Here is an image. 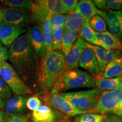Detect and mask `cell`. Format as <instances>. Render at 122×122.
Returning a JSON list of instances; mask_svg holds the SVG:
<instances>
[{
    "mask_svg": "<svg viewBox=\"0 0 122 122\" xmlns=\"http://www.w3.org/2000/svg\"><path fill=\"white\" fill-rule=\"evenodd\" d=\"M96 87V79L89 73L78 68L66 70L51 92H59L82 88Z\"/></svg>",
    "mask_w": 122,
    "mask_h": 122,
    "instance_id": "obj_3",
    "label": "cell"
},
{
    "mask_svg": "<svg viewBox=\"0 0 122 122\" xmlns=\"http://www.w3.org/2000/svg\"><path fill=\"white\" fill-rule=\"evenodd\" d=\"M93 2L97 9H100L105 10V11H107L106 5V0H94Z\"/></svg>",
    "mask_w": 122,
    "mask_h": 122,
    "instance_id": "obj_38",
    "label": "cell"
},
{
    "mask_svg": "<svg viewBox=\"0 0 122 122\" xmlns=\"http://www.w3.org/2000/svg\"><path fill=\"white\" fill-rule=\"evenodd\" d=\"M101 93V91L96 88L60 94L75 109L85 114L92 113Z\"/></svg>",
    "mask_w": 122,
    "mask_h": 122,
    "instance_id": "obj_4",
    "label": "cell"
},
{
    "mask_svg": "<svg viewBox=\"0 0 122 122\" xmlns=\"http://www.w3.org/2000/svg\"><path fill=\"white\" fill-rule=\"evenodd\" d=\"M61 1L65 10L68 14L75 9L79 2L77 0H61Z\"/></svg>",
    "mask_w": 122,
    "mask_h": 122,
    "instance_id": "obj_35",
    "label": "cell"
},
{
    "mask_svg": "<svg viewBox=\"0 0 122 122\" xmlns=\"http://www.w3.org/2000/svg\"><path fill=\"white\" fill-rule=\"evenodd\" d=\"M41 101L37 96H33L30 97L26 101V107L31 111H34L38 107L42 105Z\"/></svg>",
    "mask_w": 122,
    "mask_h": 122,
    "instance_id": "obj_32",
    "label": "cell"
},
{
    "mask_svg": "<svg viewBox=\"0 0 122 122\" xmlns=\"http://www.w3.org/2000/svg\"><path fill=\"white\" fill-rule=\"evenodd\" d=\"M47 105L50 106L57 111L68 117H74L84 114L77 110L67 101L59 92H50L49 93L41 97Z\"/></svg>",
    "mask_w": 122,
    "mask_h": 122,
    "instance_id": "obj_8",
    "label": "cell"
},
{
    "mask_svg": "<svg viewBox=\"0 0 122 122\" xmlns=\"http://www.w3.org/2000/svg\"><path fill=\"white\" fill-rule=\"evenodd\" d=\"M86 42L82 38H77L70 51L65 56L66 70H72L77 67L81 56L84 50L87 48Z\"/></svg>",
    "mask_w": 122,
    "mask_h": 122,
    "instance_id": "obj_10",
    "label": "cell"
},
{
    "mask_svg": "<svg viewBox=\"0 0 122 122\" xmlns=\"http://www.w3.org/2000/svg\"><path fill=\"white\" fill-rule=\"evenodd\" d=\"M67 18V15L65 14H53L50 18L51 26L65 25Z\"/></svg>",
    "mask_w": 122,
    "mask_h": 122,
    "instance_id": "obj_31",
    "label": "cell"
},
{
    "mask_svg": "<svg viewBox=\"0 0 122 122\" xmlns=\"http://www.w3.org/2000/svg\"><path fill=\"white\" fill-rule=\"evenodd\" d=\"M94 45L106 50H122V41L109 31L103 32H96Z\"/></svg>",
    "mask_w": 122,
    "mask_h": 122,
    "instance_id": "obj_13",
    "label": "cell"
},
{
    "mask_svg": "<svg viewBox=\"0 0 122 122\" xmlns=\"http://www.w3.org/2000/svg\"><path fill=\"white\" fill-rule=\"evenodd\" d=\"M33 2L41 9L51 15L68 14L59 0H37Z\"/></svg>",
    "mask_w": 122,
    "mask_h": 122,
    "instance_id": "obj_19",
    "label": "cell"
},
{
    "mask_svg": "<svg viewBox=\"0 0 122 122\" xmlns=\"http://www.w3.org/2000/svg\"><path fill=\"white\" fill-rule=\"evenodd\" d=\"M66 71L65 56L59 51L46 53L39 65L37 83L41 97L51 92L55 84Z\"/></svg>",
    "mask_w": 122,
    "mask_h": 122,
    "instance_id": "obj_2",
    "label": "cell"
},
{
    "mask_svg": "<svg viewBox=\"0 0 122 122\" xmlns=\"http://www.w3.org/2000/svg\"><path fill=\"white\" fill-rule=\"evenodd\" d=\"M79 33L77 31L70 30H64V33L61 44V50L64 56H66L70 49L74 45L77 39Z\"/></svg>",
    "mask_w": 122,
    "mask_h": 122,
    "instance_id": "obj_22",
    "label": "cell"
},
{
    "mask_svg": "<svg viewBox=\"0 0 122 122\" xmlns=\"http://www.w3.org/2000/svg\"><path fill=\"white\" fill-rule=\"evenodd\" d=\"M11 90L4 80L0 77V98L5 101L11 98Z\"/></svg>",
    "mask_w": 122,
    "mask_h": 122,
    "instance_id": "obj_30",
    "label": "cell"
},
{
    "mask_svg": "<svg viewBox=\"0 0 122 122\" xmlns=\"http://www.w3.org/2000/svg\"><path fill=\"white\" fill-rule=\"evenodd\" d=\"M9 59V50L3 44H0V66Z\"/></svg>",
    "mask_w": 122,
    "mask_h": 122,
    "instance_id": "obj_36",
    "label": "cell"
},
{
    "mask_svg": "<svg viewBox=\"0 0 122 122\" xmlns=\"http://www.w3.org/2000/svg\"><path fill=\"white\" fill-rule=\"evenodd\" d=\"M6 122H28V118L21 114L13 115L9 116Z\"/></svg>",
    "mask_w": 122,
    "mask_h": 122,
    "instance_id": "obj_37",
    "label": "cell"
},
{
    "mask_svg": "<svg viewBox=\"0 0 122 122\" xmlns=\"http://www.w3.org/2000/svg\"><path fill=\"white\" fill-rule=\"evenodd\" d=\"M78 33L80 37L89 42V44H95L96 32L89 25V22L85 21Z\"/></svg>",
    "mask_w": 122,
    "mask_h": 122,
    "instance_id": "obj_27",
    "label": "cell"
},
{
    "mask_svg": "<svg viewBox=\"0 0 122 122\" xmlns=\"http://www.w3.org/2000/svg\"><path fill=\"white\" fill-rule=\"evenodd\" d=\"M59 113L47 105H41L33 111V122H56L59 118Z\"/></svg>",
    "mask_w": 122,
    "mask_h": 122,
    "instance_id": "obj_15",
    "label": "cell"
},
{
    "mask_svg": "<svg viewBox=\"0 0 122 122\" xmlns=\"http://www.w3.org/2000/svg\"><path fill=\"white\" fill-rule=\"evenodd\" d=\"M1 44V41H0V44Z\"/></svg>",
    "mask_w": 122,
    "mask_h": 122,
    "instance_id": "obj_43",
    "label": "cell"
},
{
    "mask_svg": "<svg viewBox=\"0 0 122 122\" xmlns=\"http://www.w3.org/2000/svg\"><path fill=\"white\" fill-rule=\"evenodd\" d=\"M122 56V50H107L106 62L107 65L111 61L120 58Z\"/></svg>",
    "mask_w": 122,
    "mask_h": 122,
    "instance_id": "obj_33",
    "label": "cell"
},
{
    "mask_svg": "<svg viewBox=\"0 0 122 122\" xmlns=\"http://www.w3.org/2000/svg\"><path fill=\"white\" fill-rule=\"evenodd\" d=\"M89 24L92 28L97 32L106 31V23L105 20L100 15L93 16L89 21Z\"/></svg>",
    "mask_w": 122,
    "mask_h": 122,
    "instance_id": "obj_29",
    "label": "cell"
},
{
    "mask_svg": "<svg viewBox=\"0 0 122 122\" xmlns=\"http://www.w3.org/2000/svg\"><path fill=\"white\" fill-rule=\"evenodd\" d=\"M9 115L5 112L0 110V122H6Z\"/></svg>",
    "mask_w": 122,
    "mask_h": 122,
    "instance_id": "obj_40",
    "label": "cell"
},
{
    "mask_svg": "<svg viewBox=\"0 0 122 122\" xmlns=\"http://www.w3.org/2000/svg\"><path fill=\"white\" fill-rule=\"evenodd\" d=\"M30 20V15L27 10L0 7V24H12L25 28Z\"/></svg>",
    "mask_w": 122,
    "mask_h": 122,
    "instance_id": "obj_7",
    "label": "cell"
},
{
    "mask_svg": "<svg viewBox=\"0 0 122 122\" xmlns=\"http://www.w3.org/2000/svg\"><path fill=\"white\" fill-rule=\"evenodd\" d=\"M92 113L114 115L122 118V91H103Z\"/></svg>",
    "mask_w": 122,
    "mask_h": 122,
    "instance_id": "obj_5",
    "label": "cell"
},
{
    "mask_svg": "<svg viewBox=\"0 0 122 122\" xmlns=\"http://www.w3.org/2000/svg\"><path fill=\"white\" fill-rule=\"evenodd\" d=\"M9 59L15 71L26 85L37 78L39 62L26 34L20 36L9 49Z\"/></svg>",
    "mask_w": 122,
    "mask_h": 122,
    "instance_id": "obj_1",
    "label": "cell"
},
{
    "mask_svg": "<svg viewBox=\"0 0 122 122\" xmlns=\"http://www.w3.org/2000/svg\"><path fill=\"white\" fill-rule=\"evenodd\" d=\"M50 18H49L42 24V31L45 46V54L53 51L52 50V33L51 24Z\"/></svg>",
    "mask_w": 122,
    "mask_h": 122,
    "instance_id": "obj_24",
    "label": "cell"
},
{
    "mask_svg": "<svg viewBox=\"0 0 122 122\" xmlns=\"http://www.w3.org/2000/svg\"><path fill=\"white\" fill-rule=\"evenodd\" d=\"M27 99L22 96H14L7 101L5 105V112L9 116L19 114L26 107Z\"/></svg>",
    "mask_w": 122,
    "mask_h": 122,
    "instance_id": "obj_17",
    "label": "cell"
},
{
    "mask_svg": "<svg viewBox=\"0 0 122 122\" xmlns=\"http://www.w3.org/2000/svg\"><path fill=\"white\" fill-rule=\"evenodd\" d=\"M5 107V101L0 98V110H2Z\"/></svg>",
    "mask_w": 122,
    "mask_h": 122,
    "instance_id": "obj_41",
    "label": "cell"
},
{
    "mask_svg": "<svg viewBox=\"0 0 122 122\" xmlns=\"http://www.w3.org/2000/svg\"><path fill=\"white\" fill-rule=\"evenodd\" d=\"M76 9L83 16L85 21L88 22L93 16L97 15L101 16L103 13V10L97 9L93 1L91 0L79 1Z\"/></svg>",
    "mask_w": 122,
    "mask_h": 122,
    "instance_id": "obj_16",
    "label": "cell"
},
{
    "mask_svg": "<svg viewBox=\"0 0 122 122\" xmlns=\"http://www.w3.org/2000/svg\"><path fill=\"white\" fill-rule=\"evenodd\" d=\"M105 122H122V118L114 115L106 116Z\"/></svg>",
    "mask_w": 122,
    "mask_h": 122,
    "instance_id": "obj_39",
    "label": "cell"
},
{
    "mask_svg": "<svg viewBox=\"0 0 122 122\" xmlns=\"http://www.w3.org/2000/svg\"><path fill=\"white\" fill-rule=\"evenodd\" d=\"M0 77L16 95L22 96L32 93L31 88L25 84L8 62H5L0 66Z\"/></svg>",
    "mask_w": 122,
    "mask_h": 122,
    "instance_id": "obj_6",
    "label": "cell"
},
{
    "mask_svg": "<svg viewBox=\"0 0 122 122\" xmlns=\"http://www.w3.org/2000/svg\"><path fill=\"white\" fill-rule=\"evenodd\" d=\"M79 65L87 70L94 77L100 76L98 62L94 52L91 49L86 48L84 50L79 60Z\"/></svg>",
    "mask_w": 122,
    "mask_h": 122,
    "instance_id": "obj_14",
    "label": "cell"
},
{
    "mask_svg": "<svg viewBox=\"0 0 122 122\" xmlns=\"http://www.w3.org/2000/svg\"><path fill=\"white\" fill-rule=\"evenodd\" d=\"M101 17L105 20L110 32L122 41V11H103Z\"/></svg>",
    "mask_w": 122,
    "mask_h": 122,
    "instance_id": "obj_11",
    "label": "cell"
},
{
    "mask_svg": "<svg viewBox=\"0 0 122 122\" xmlns=\"http://www.w3.org/2000/svg\"><path fill=\"white\" fill-rule=\"evenodd\" d=\"M106 116L97 113H85L77 115L75 122H105Z\"/></svg>",
    "mask_w": 122,
    "mask_h": 122,
    "instance_id": "obj_28",
    "label": "cell"
},
{
    "mask_svg": "<svg viewBox=\"0 0 122 122\" xmlns=\"http://www.w3.org/2000/svg\"><path fill=\"white\" fill-rule=\"evenodd\" d=\"M86 45L87 48L91 49L94 52L97 62H98L100 71L103 72L107 65L106 62V54L107 50L97 45L88 43L87 42H86Z\"/></svg>",
    "mask_w": 122,
    "mask_h": 122,
    "instance_id": "obj_23",
    "label": "cell"
},
{
    "mask_svg": "<svg viewBox=\"0 0 122 122\" xmlns=\"http://www.w3.org/2000/svg\"><path fill=\"white\" fill-rule=\"evenodd\" d=\"M106 5L107 11L122 10V0H106Z\"/></svg>",
    "mask_w": 122,
    "mask_h": 122,
    "instance_id": "obj_34",
    "label": "cell"
},
{
    "mask_svg": "<svg viewBox=\"0 0 122 122\" xmlns=\"http://www.w3.org/2000/svg\"><path fill=\"white\" fill-rule=\"evenodd\" d=\"M84 22V18L75 8V10L70 12L67 15V18L64 25V29L79 32Z\"/></svg>",
    "mask_w": 122,
    "mask_h": 122,
    "instance_id": "obj_20",
    "label": "cell"
},
{
    "mask_svg": "<svg viewBox=\"0 0 122 122\" xmlns=\"http://www.w3.org/2000/svg\"><path fill=\"white\" fill-rule=\"evenodd\" d=\"M64 30V25L51 26L53 50L58 51L61 48Z\"/></svg>",
    "mask_w": 122,
    "mask_h": 122,
    "instance_id": "obj_26",
    "label": "cell"
},
{
    "mask_svg": "<svg viewBox=\"0 0 122 122\" xmlns=\"http://www.w3.org/2000/svg\"><path fill=\"white\" fill-rule=\"evenodd\" d=\"M32 1L28 0H0V5L2 7L30 10L31 8Z\"/></svg>",
    "mask_w": 122,
    "mask_h": 122,
    "instance_id": "obj_25",
    "label": "cell"
},
{
    "mask_svg": "<svg viewBox=\"0 0 122 122\" xmlns=\"http://www.w3.org/2000/svg\"><path fill=\"white\" fill-rule=\"evenodd\" d=\"M96 79V87L101 91H110L119 90L122 91V77L103 78L100 75L94 77Z\"/></svg>",
    "mask_w": 122,
    "mask_h": 122,
    "instance_id": "obj_18",
    "label": "cell"
},
{
    "mask_svg": "<svg viewBox=\"0 0 122 122\" xmlns=\"http://www.w3.org/2000/svg\"><path fill=\"white\" fill-rule=\"evenodd\" d=\"M25 32V28L12 24H0V41L6 47H10L20 36Z\"/></svg>",
    "mask_w": 122,
    "mask_h": 122,
    "instance_id": "obj_12",
    "label": "cell"
},
{
    "mask_svg": "<svg viewBox=\"0 0 122 122\" xmlns=\"http://www.w3.org/2000/svg\"><path fill=\"white\" fill-rule=\"evenodd\" d=\"M122 74V57L111 61L106 65L101 77L103 78H114Z\"/></svg>",
    "mask_w": 122,
    "mask_h": 122,
    "instance_id": "obj_21",
    "label": "cell"
},
{
    "mask_svg": "<svg viewBox=\"0 0 122 122\" xmlns=\"http://www.w3.org/2000/svg\"><path fill=\"white\" fill-rule=\"evenodd\" d=\"M25 34L37 56L41 58L44 57L45 54V46L42 27L40 25L30 27Z\"/></svg>",
    "mask_w": 122,
    "mask_h": 122,
    "instance_id": "obj_9",
    "label": "cell"
},
{
    "mask_svg": "<svg viewBox=\"0 0 122 122\" xmlns=\"http://www.w3.org/2000/svg\"><path fill=\"white\" fill-rule=\"evenodd\" d=\"M56 122H70V121L68 120V119L66 118L65 117H63V118L58 120Z\"/></svg>",
    "mask_w": 122,
    "mask_h": 122,
    "instance_id": "obj_42",
    "label": "cell"
}]
</instances>
